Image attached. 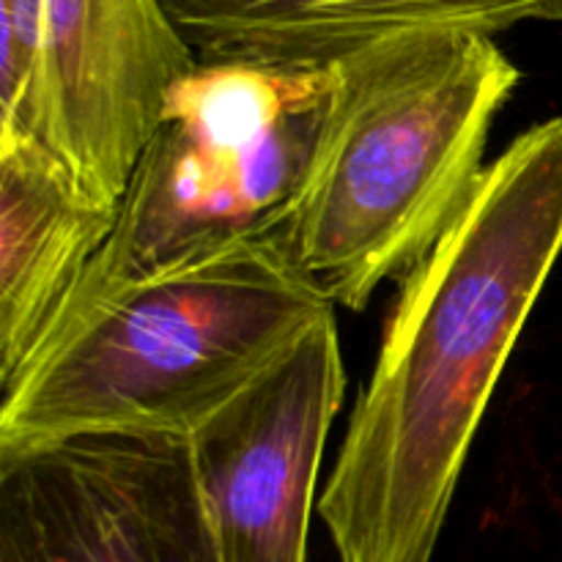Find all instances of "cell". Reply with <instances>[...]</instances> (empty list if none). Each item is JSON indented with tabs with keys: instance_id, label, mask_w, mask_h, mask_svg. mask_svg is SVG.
Segmentation results:
<instances>
[{
	"instance_id": "30bf717a",
	"label": "cell",
	"mask_w": 562,
	"mask_h": 562,
	"mask_svg": "<svg viewBox=\"0 0 562 562\" xmlns=\"http://www.w3.org/2000/svg\"><path fill=\"white\" fill-rule=\"evenodd\" d=\"M44 9L47 0H0V146L36 143L49 148L44 126Z\"/></svg>"
},
{
	"instance_id": "ba28073f",
	"label": "cell",
	"mask_w": 562,
	"mask_h": 562,
	"mask_svg": "<svg viewBox=\"0 0 562 562\" xmlns=\"http://www.w3.org/2000/svg\"><path fill=\"white\" fill-rule=\"evenodd\" d=\"M198 60L324 69L387 36L459 27L494 36L562 20L560 0H162Z\"/></svg>"
},
{
	"instance_id": "3957f363",
	"label": "cell",
	"mask_w": 562,
	"mask_h": 562,
	"mask_svg": "<svg viewBox=\"0 0 562 562\" xmlns=\"http://www.w3.org/2000/svg\"><path fill=\"white\" fill-rule=\"evenodd\" d=\"M521 71L492 36L409 31L329 64L322 130L280 245L335 307L404 280L481 181L488 132Z\"/></svg>"
},
{
	"instance_id": "9c48e42d",
	"label": "cell",
	"mask_w": 562,
	"mask_h": 562,
	"mask_svg": "<svg viewBox=\"0 0 562 562\" xmlns=\"http://www.w3.org/2000/svg\"><path fill=\"white\" fill-rule=\"evenodd\" d=\"M115 217L119 206L49 148L0 146V384L36 349Z\"/></svg>"
},
{
	"instance_id": "7a4b0ae2",
	"label": "cell",
	"mask_w": 562,
	"mask_h": 562,
	"mask_svg": "<svg viewBox=\"0 0 562 562\" xmlns=\"http://www.w3.org/2000/svg\"><path fill=\"white\" fill-rule=\"evenodd\" d=\"M329 316L272 234L71 302L0 384V456L82 434L190 439Z\"/></svg>"
},
{
	"instance_id": "52a82bcc",
	"label": "cell",
	"mask_w": 562,
	"mask_h": 562,
	"mask_svg": "<svg viewBox=\"0 0 562 562\" xmlns=\"http://www.w3.org/2000/svg\"><path fill=\"white\" fill-rule=\"evenodd\" d=\"M195 66L162 0H47V146L119 206L170 91Z\"/></svg>"
},
{
	"instance_id": "5b68a950",
	"label": "cell",
	"mask_w": 562,
	"mask_h": 562,
	"mask_svg": "<svg viewBox=\"0 0 562 562\" xmlns=\"http://www.w3.org/2000/svg\"><path fill=\"white\" fill-rule=\"evenodd\" d=\"M0 562H223L190 439L82 434L0 456Z\"/></svg>"
},
{
	"instance_id": "8992f818",
	"label": "cell",
	"mask_w": 562,
	"mask_h": 562,
	"mask_svg": "<svg viewBox=\"0 0 562 562\" xmlns=\"http://www.w3.org/2000/svg\"><path fill=\"white\" fill-rule=\"evenodd\" d=\"M344 398L329 316L190 434L223 562H307L318 472Z\"/></svg>"
},
{
	"instance_id": "277c9868",
	"label": "cell",
	"mask_w": 562,
	"mask_h": 562,
	"mask_svg": "<svg viewBox=\"0 0 562 562\" xmlns=\"http://www.w3.org/2000/svg\"><path fill=\"white\" fill-rule=\"evenodd\" d=\"M327 93L329 66L198 60L170 91L113 234L64 305L274 234L316 148Z\"/></svg>"
},
{
	"instance_id": "8fae6325",
	"label": "cell",
	"mask_w": 562,
	"mask_h": 562,
	"mask_svg": "<svg viewBox=\"0 0 562 562\" xmlns=\"http://www.w3.org/2000/svg\"><path fill=\"white\" fill-rule=\"evenodd\" d=\"M560 5H562V0H560Z\"/></svg>"
},
{
	"instance_id": "6da1fadb",
	"label": "cell",
	"mask_w": 562,
	"mask_h": 562,
	"mask_svg": "<svg viewBox=\"0 0 562 562\" xmlns=\"http://www.w3.org/2000/svg\"><path fill=\"white\" fill-rule=\"evenodd\" d=\"M562 256V119L521 132L401 283L318 516L340 562H431L472 439Z\"/></svg>"
}]
</instances>
